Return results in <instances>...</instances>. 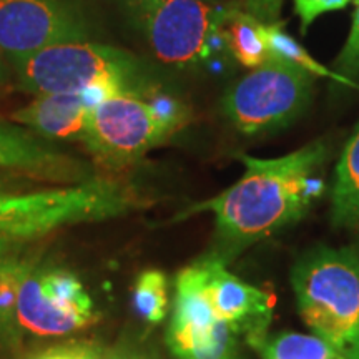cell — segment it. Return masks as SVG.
Wrapping results in <instances>:
<instances>
[{"mask_svg": "<svg viewBox=\"0 0 359 359\" xmlns=\"http://www.w3.org/2000/svg\"><path fill=\"white\" fill-rule=\"evenodd\" d=\"M133 308L142 320L158 325L168 313V281L158 269H148L138 276L133 288Z\"/></svg>", "mask_w": 359, "mask_h": 359, "instance_id": "obj_18", "label": "cell"}, {"mask_svg": "<svg viewBox=\"0 0 359 359\" xmlns=\"http://www.w3.org/2000/svg\"><path fill=\"white\" fill-rule=\"evenodd\" d=\"M92 34L83 0H0V50L11 60L53 45L90 40Z\"/></svg>", "mask_w": 359, "mask_h": 359, "instance_id": "obj_8", "label": "cell"}, {"mask_svg": "<svg viewBox=\"0 0 359 359\" xmlns=\"http://www.w3.org/2000/svg\"><path fill=\"white\" fill-rule=\"evenodd\" d=\"M263 359H334L336 354L318 336L283 333L273 339H264L258 346Z\"/></svg>", "mask_w": 359, "mask_h": 359, "instance_id": "obj_19", "label": "cell"}, {"mask_svg": "<svg viewBox=\"0 0 359 359\" xmlns=\"http://www.w3.org/2000/svg\"><path fill=\"white\" fill-rule=\"evenodd\" d=\"M264 37H266L269 58H271V60L290 62V64L299 65L308 72H311L314 77L330 79L341 85L351 87V85H349L343 77H339L334 70H330L326 69L325 65L318 64V62L304 50L302 45L294 42V40L283 30L280 22H278V24H264Z\"/></svg>", "mask_w": 359, "mask_h": 359, "instance_id": "obj_17", "label": "cell"}, {"mask_svg": "<svg viewBox=\"0 0 359 359\" xmlns=\"http://www.w3.org/2000/svg\"><path fill=\"white\" fill-rule=\"evenodd\" d=\"M97 100L87 93H39L12 115L45 140H85L88 118Z\"/></svg>", "mask_w": 359, "mask_h": 359, "instance_id": "obj_12", "label": "cell"}, {"mask_svg": "<svg viewBox=\"0 0 359 359\" xmlns=\"http://www.w3.org/2000/svg\"><path fill=\"white\" fill-rule=\"evenodd\" d=\"M34 263L12 250L0 258V338L6 343H17L22 327L17 318L20 286Z\"/></svg>", "mask_w": 359, "mask_h": 359, "instance_id": "obj_15", "label": "cell"}, {"mask_svg": "<svg viewBox=\"0 0 359 359\" xmlns=\"http://www.w3.org/2000/svg\"><path fill=\"white\" fill-rule=\"evenodd\" d=\"M154 55L180 69H198L224 50L222 25L231 4L213 0H116Z\"/></svg>", "mask_w": 359, "mask_h": 359, "instance_id": "obj_6", "label": "cell"}, {"mask_svg": "<svg viewBox=\"0 0 359 359\" xmlns=\"http://www.w3.org/2000/svg\"><path fill=\"white\" fill-rule=\"evenodd\" d=\"M283 2L285 0H240V7L263 24H278Z\"/></svg>", "mask_w": 359, "mask_h": 359, "instance_id": "obj_22", "label": "cell"}, {"mask_svg": "<svg viewBox=\"0 0 359 359\" xmlns=\"http://www.w3.org/2000/svg\"><path fill=\"white\" fill-rule=\"evenodd\" d=\"M6 79H7V70H6V65H4L2 58H0V83L6 82Z\"/></svg>", "mask_w": 359, "mask_h": 359, "instance_id": "obj_27", "label": "cell"}, {"mask_svg": "<svg viewBox=\"0 0 359 359\" xmlns=\"http://www.w3.org/2000/svg\"><path fill=\"white\" fill-rule=\"evenodd\" d=\"M4 193H8L7 183H6V180L0 177V195H4Z\"/></svg>", "mask_w": 359, "mask_h": 359, "instance_id": "obj_28", "label": "cell"}, {"mask_svg": "<svg viewBox=\"0 0 359 359\" xmlns=\"http://www.w3.org/2000/svg\"><path fill=\"white\" fill-rule=\"evenodd\" d=\"M195 266L215 314L258 348L266 339L264 334L271 321V296L231 275L215 257L201 259Z\"/></svg>", "mask_w": 359, "mask_h": 359, "instance_id": "obj_10", "label": "cell"}, {"mask_svg": "<svg viewBox=\"0 0 359 359\" xmlns=\"http://www.w3.org/2000/svg\"><path fill=\"white\" fill-rule=\"evenodd\" d=\"M348 226L353 228V230H356V233L359 235V206H358L356 213H354V217H353L351 222H349Z\"/></svg>", "mask_w": 359, "mask_h": 359, "instance_id": "obj_25", "label": "cell"}, {"mask_svg": "<svg viewBox=\"0 0 359 359\" xmlns=\"http://www.w3.org/2000/svg\"><path fill=\"white\" fill-rule=\"evenodd\" d=\"M314 75L303 67L269 60L251 69L223 95L226 120L246 137H258L293 123L313 97Z\"/></svg>", "mask_w": 359, "mask_h": 359, "instance_id": "obj_7", "label": "cell"}, {"mask_svg": "<svg viewBox=\"0 0 359 359\" xmlns=\"http://www.w3.org/2000/svg\"><path fill=\"white\" fill-rule=\"evenodd\" d=\"M190 122V109L172 95L120 93L93 105L83 143L111 170L132 167Z\"/></svg>", "mask_w": 359, "mask_h": 359, "instance_id": "obj_4", "label": "cell"}, {"mask_svg": "<svg viewBox=\"0 0 359 359\" xmlns=\"http://www.w3.org/2000/svg\"><path fill=\"white\" fill-rule=\"evenodd\" d=\"M32 359H105L95 349L87 346H60L37 354ZM110 359V358H107Z\"/></svg>", "mask_w": 359, "mask_h": 359, "instance_id": "obj_23", "label": "cell"}, {"mask_svg": "<svg viewBox=\"0 0 359 359\" xmlns=\"http://www.w3.org/2000/svg\"><path fill=\"white\" fill-rule=\"evenodd\" d=\"M359 206V123L336 165L331 212L336 224H349Z\"/></svg>", "mask_w": 359, "mask_h": 359, "instance_id": "obj_16", "label": "cell"}, {"mask_svg": "<svg viewBox=\"0 0 359 359\" xmlns=\"http://www.w3.org/2000/svg\"><path fill=\"white\" fill-rule=\"evenodd\" d=\"M17 318L22 330L32 334L64 336L88 326L95 308L69 269L32 266L20 286Z\"/></svg>", "mask_w": 359, "mask_h": 359, "instance_id": "obj_9", "label": "cell"}, {"mask_svg": "<svg viewBox=\"0 0 359 359\" xmlns=\"http://www.w3.org/2000/svg\"><path fill=\"white\" fill-rule=\"evenodd\" d=\"M140 198L118 180L92 177L74 187L0 195V235L22 243L57 228L120 217Z\"/></svg>", "mask_w": 359, "mask_h": 359, "instance_id": "obj_5", "label": "cell"}, {"mask_svg": "<svg viewBox=\"0 0 359 359\" xmlns=\"http://www.w3.org/2000/svg\"><path fill=\"white\" fill-rule=\"evenodd\" d=\"M236 333L226 321L208 326H168L167 341L182 359H230Z\"/></svg>", "mask_w": 359, "mask_h": 359, "instance_id": "obj_13", "label": "cell"}, {"mask_svg": "<svg viewBox=\"0 0 359 359\" xmlns=\"http://www.w3.org/2000/svg\"><path fill=\"white\" fill-rule=\"evenodd\" d=\"M351 2L354 0H294V8L302 22V30L306 32L309 25L323 13L339 11Z\"/></svg>", "mask_w": 359, "mask_h": 359, "instance_id": "obj_21", "label": "cell"}, {"mask_svg": "<svg viewBox=\"0 0 359 359\" xmlns=\"http://www.w3.org/2000/svg\"><path fill=\"white\" fill-rule=\"evenodd\" d=\"M222 35L226 52L246 69H257L271 60L264 37V24L246 13L240 6L231 4L228 8Z\"/></svg>", "mask_w": 359, "mask_h": 359, "instance_id": "obj_14", "label": "cell"}, {"mask_svg": "<svg viewBox=\"0 0 359 359\" xmlns=\"http://www.w3.org/2000/svg\"><path fill=\"white\" fill-rule=\"evenodd\" d=\"M110 359H147L140 356V354H135V353H130V354H122V356H114Z\"/></svg>", "mask_w": 359, "mask_h": 359, "instance_id": "obj_26", "label": "cell"}, {"mask_svg": "<svg viewBox=\"0 0 359 359\" xmlns=\"http://www.w3.org/2000/svg\"><path fill=\"white\" fill-rule=\"evenodd\" d=\"M330 147L323 140L278 158L238 155L245 173L235 185L190 206L180 218L212 212L217 219V255L219 262L266 240L283 228L306 217L325 190L323 167Z\"/></svg>", "mask_w": 359, "mask_h": 359, "instance_id": "obj_1", "label": "cell"}, {"mask_svg": "<svg viewBox=\"0 0 359 359\" xmlns=\"http://www.w3.org/2000/svg\"><path fill=\"white\" fill-rule=\"evenodd\" d=\"M25 92L90 93L102 98L120 93H151L158 83L145 64L127 50L80 40L53 45L34 55L12 60Z\"/></svg>", "mask_w": 359, "mask_h": 359, "instance_id": "obj_2", "label": "cell"}, {"mask_svg": "<svg viewBox=\"0 0 359 359\" xmlns=\"http://www.w3.org/2000/svg\"><path fill=\"white\" fill-rule=\"evenodd\" d=\"M213 2H224V0H213Z\"/></svg>", "mask_w": 359, "mask_h": 359, "instance_id": "obj_29", "label": "cell"}, {"mask_svg": "<svg viewBox=\"0 0 359 359\" xmlns=\"http://www.w3.org/2000/svg\"><path fill=\"white\" fill-rule=\"evenodd\" d=\"M293 288L304 325L343 359H359V257L316 248L294 266Z\"/></svg>", "mask_w": 359, "mask_h": 359, "instance_id": "obj_3", "label": "cell"}, {"mask_svg": "<svg viewBox=\"0 0 359 359\" xmlns=\"http://www.w3.org/2000/svg\"><path fill=\"white\" fill-rule=\"evenodd\" d=\"M354 4L356 7H354L351 30H349L346 43L336 57L334 72L351 87H358L354 80L359 77V0H354Z\"/></svg>", "mask_w": 359, "mask_h": 359, "instance_id": "obj_20", "label": "cell"}, {"mask_svg": "<svg viewBox=\"0 0 359 359\" xmlns=\"http://www.w3.org/2000/svg\"><path fill=\"white\" fill-rule=\"evenodd\" d=\"M0 170L62 183H80L93 177L82 161L7 120H0Z\"/></svg>", "mask_w": 359, "mask_h": 359, "instance_id": "obj_11", "label": "cell"}, {"mask_svg": "<svg viewBox=\"0 0 359 359\" xmlns=\"http://www.w3.org/2000/svg\"><path fill=\"white\" fill-rule=\"evenodd\" d=\"M17 245H19V243H15V241L8 240V238L0 235V258L6 257V255L11 253L12 250H15Z\"/></svg>", "mask_w": 359, "mask_h": 359, "instance_id": "obj_24", "label": "cell"}]
</instances>
